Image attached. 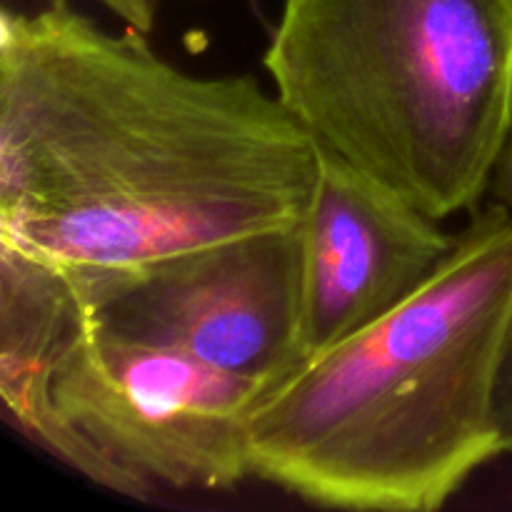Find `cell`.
Returning <instances> with one entry per match:
<instances>
[{"label":"cell","instance_id":"1","mask_svg":"<svg viewBox=\"0 0 512 512\" xmlns=\"http://www.w3.org/2000/svg\"><path fill=\"white\" fill-rule=\"evenodd\" d=\"M320 145L253 75L185 73L68 5L0 18V243L113 268L295 228Z\"/></svg>","mask_w":512,"mask_h":512},{"label":"cell","instance_id":"2","mask_svg":"<svg viewBox=\"0 0 512 512\" xmlns=\"http://www.w3.org/2000/svg\"><path fill=\"white\" fill-rule=\"evenodd\" d=\"M510 340L512 215L490 203L423 288L263 395L248 423L253 475L323 508H443L505 453Z\"/></svg>","mask_w":512,"mask_h":512},{"label":"cell","instance_id":"3","mask_svg":"<svg viewBox=\"0 0 512 512\" xmlns=\"http://www.w3.org/2000/svg\"><path fill=\"white\" fill-rule=\"evenodd\" d=\"M263 65L318 145L438 223L488 193L512 0H285Z\"/></svg>","mask_w":512,"mask_h":512},{"label":"cell","instance_id":"4","mask_svg":"<svg viewBox=\"0 0 512 512\" xmlns=\"http://www.w3.org/2000/svg\"><path fill=\"white\" fill-rule=\"evenodd\" d=\"M265 393L98 328L65 268L0 243V398L100 488L135 500L235 488L253 475L248 423Z\"/></svg>","mask_w":512,"mask_h":512},{"label":"cell","instance_id":"5","mask_svg":"<svg viewBox=\"0 0 512 512\" xmlns=\"http://www.w3.org/2000/svg\"><path fill=\"white\" fill-rule=\"evenodd\" d=\"M65 273L108 333L190 355L268 393L308 365L298 225Z\"/></svg>","mask_w":512,"mask_h":512},{"label":"cell","instance_id":"6","mask_svg":"<svg viewBox=\"0 0 512 512\" xmlns=\"http://www.w3.org/2000/svg\"><path fill=\"white\" fill-rule=\"evenodd\" d=\"M298 230L308 363L405 303L455 248L438 220L323 145Z\"/></svg>","mask_w":512,"mask_h":512},{"label":"cell","instance_id":"7","mask_svg":"<svg viewBox=\"0 0 512 512\" xmlns=\"http://www.w3.org/2000/svg\"><path fill=\"white\" fill-rule=\"evenodd\" d=\"M50 5H68L70 0H48ZM105 5L113 15H118L128 28L140 30L148 35L155 25V13H158V0H95Z\"/></svg>","mask_w":512,"mask_h":512},{"label":"cell","instance_id":"8","mask_svg":"<svg viewBox=\"0 0 512 512\" xmlns=\"http://www.w3.org/2000/svg\"><path fill=\"white\" fill-rule=\"evenodd\" d=\"M488 193H493V203L503 205V208L512 215V103H510L508 130H505L503 145H500L498 160H495Z\"/></svg>","mask_w":512,"mask_h":512},{"label":"cell","instance_id":"9","mask_svg":"<svg viewBox=\"0 0 512 512\" xmlns=\"http://www.w3.org/2000/svg\"><path fill=\"white\" fill-rule=\"evenodd\" d=\"M498 423H500V438H503V450L512 455V340H510L508 355H505L503 370H500Z\"/></svg>","mask_w":512,"mask_h":512}]
</instances>
